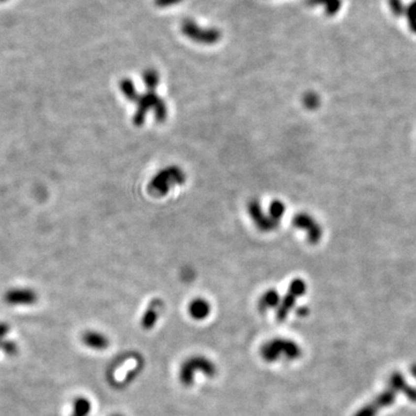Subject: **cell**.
I'll use <instances>...</instances> for the list:
<instances>
[{"label":"cell","instance_id":"cell-12","mask_svg":"<svg viewBox=\"0 0 416 416\" xmlns=\"http://www.w3.org/2000/svg\"><path fill=\"white\" fill-rule=\"evenodd\" d=\"M182 0H155V4L159 6V7H168V6L178 4Z\"/></svg>","mask_w":416,"mask_h":416},{"label":"cell","instance_id":"cell-13","mask_svg":"<svg viewBox=\"0 0 416 416\" xmlns=\"http://www.w3.org/2000/svg\"><path fill=\"white\" fill-rule=\"evenodd\" d=\"M112 416H123V415H119V414H116V415H112Z\"/></svg>","mask_w":416,"mask_h":416},{"label":"cell","instance_id":"cell-3","mask_svg":"<svg viewBox=\"0 0 416 416\" xmlns=\"http://www.w3.org/2000/svg\"><path fill=\"white\" fill-rule=\"evenodd\" d=\"M299 348L294 341L288 339L275 338L266 341L260 347V356L265 362L275 363L281 359H294L299 355Z\"/></svg>","mask_w":416,"mask_h":416},{"label":"cell","instance_id":"cell-6","mask_svg":"<svg viewBox=\"0 0 416 416\" xmlns=\"http://www.w3.org/2000/svg\"><path fill=\"white\" fill-rule=\"evenodd\" d=\"M163 310V303L160 299H155V301L151 302V304L148 305L147 310L145 311V314L142 315L141 318V326L145 329H152L156 325V322L159 321L160 317H161Z\"/></svg>","mask_w":416,"mask_h":416},{"label":"cell","instance_id":"cell-8","mask_svg":"<svg viewBox=\"0 0 416 416\" xmlns=\"http://www.w3.org/2000/svg\"><path fill=\"white\" fill-rule=\"evenodd\" d=\"M212 307L205 298H195L190 303L189 314L194 320H205L211 315Z\"/></svg>","mask_w":416,"mask_h":416},{"label":"cell","instance_id":"cell-4","mask_svg":"<svg viewBox=\"0 0 416 416\" xmlns=\"http://www.w3.org/2000/svg\"><path fill=\"white\" fill-rule=\"evenodd\" d=\"M182 32L185 36H188L192 41L198 43H204V44H213L220 39V32L215 28H201L191 19L183 20L181 26Z\"/></svg>","mask_w":416,"mask_h":416},{"label":"cell","instance_id":"cell-11","mask_svg":"<svg viewBox=\"0 0 416 416\" xmlns=\"http://www.w3.org/2000/svg\"><path fill=\"white\" fill-rule=\"evenodd\" d=\"M144 79L149 89H154L159 83V74L154 69H148V71H146L144 74Z\"/></svg>","mask_w":416,"mask_h":416},{"label":"cell","instance_id":"cell-1","mask_svg":"<svg viewBox=\"0 0 416 416\" xmlns=\"http://www.w3.org/2000/svg\"><path fill=\"white\" fill-rule=\"evenodd\" d=\"M144 367L140 354L126 352L115 359L109 370V379L116 387H125L138 377Z\"/></svg>","mask_w":416,"mask_h":416},{"label":"cell","instance_id":"cell-10","mask_svg":"<svg viewBox=\"0 0 416 416\" xmlns=\"http://www.w3.org/2000/svg\"><path fill=\"white\" fill-rule=\"evenodd\" d=\"M85 344L93 349H105L109 346V340L104 334L99 332H87L85 334Z\"/></svg>","mask_w":416,"mask_h":416},{"label":"cell","instance_id":"cell-9","mask_svg":"<svg viewBox=\"0 0 416 416\" xmlns=\"http://www.w3.org/2000/svg\"><path fill=\"white\" fill-rule=\"evenodd\" d=\"M280 303V295H279L274 289H271V290L265 291L264 294L261 295V297L259 298L258 309L261 312H266L268 310H272V309H278Z\"/></svg>","mask_w":416,"mask_h":416},{"label":"cell","instance_id":"cell-7","mask_svg":"<svg viewBox=\"0 0 416 416\" xmlns=\"http://www.w3.org/2000/svg\"><path fill=\"white\" fill-rule=\"evenodd\" d=\"M179 177L182 178V174L178 169H168V170L161 172V174L152 182V186L156 190V192L168 191L169 188H170V179H177L178 181Z\"/></svg>","mask_w":416,"mask_h":416},{"label":"cell","instance_id":"cell-2","mask_svg":"<svg viewBox=\"0 0 416 416\" xmlns=\"http://www.w3.org/2000/svg\"><path fill=\"white\" fill-rule=\"evenodd\" d=\"M218 372V368L212 359L202 355H195L186 358L179 369V381L183 385L191 386L194 384L195 377L199 374L212 378Z\"/></svg>","mask_w":416,"mask_h":416},{"label":"cell","instance_id":"cell-5","mask_svg":"<svg viewBox=\"0 0 416 416\" xmlns=\"http://www.w3.org/2000/svg\"><path fill=\"white\" fill-rule=\"evenodd\" d=\"M303 291V286L299 284V281H295L294 284L290 286V289H289V295L285 299H282L279 308L276 309V318L279 320L282 321L287 318L288 312L291 310L292 304H294L295 297L301 294Z\"/></svg>","mask_w":416,"mask_h":416}]
</instances>
